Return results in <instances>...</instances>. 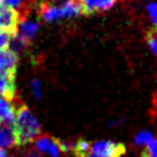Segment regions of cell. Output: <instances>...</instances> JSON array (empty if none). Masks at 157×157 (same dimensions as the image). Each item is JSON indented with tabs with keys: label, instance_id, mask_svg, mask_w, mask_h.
<instances>
[{
	"label": "cell",
	"instance_id": "6da1fadb",
	"mask_svg": "<svg viewBox=\"0 0 157 157\" xmlns=\"http://www.w3.org/2000/svg\"><path fill=\"white\" fill-rule=\"evenodd\" d=\"M12 126L16 137V145L20 147L30 144L41 134V126L38 119L25 105H21L17 109Z\"/></svg>",
	"mask_w": 157,
	"mask_h": 157
},
{
	"label": "cell",
	"instance_id": "7a4b0ae2",
	"mask_svg": "<svg viewBox=\"0 0 157 157\" xmlns=\"http://www.w3.org/2000/svg\"><path fill=\"white\" fill-rule=\"evenodd\" d=\"M126 147L123 144L110 140H100L94 143L78 140L73 148L76 157H122Z\"/></svg>",
	"mask_w": 157,
	"mask_h": 157
},
{
	"label": "cell",
	"instance_id": "3957f363",
	"mask_svg": "<svg viewBox=\"0 0 157 157\" xmlns=\"http://www.w3.org/2000/svg\"><path fill=\"white\" fill-rule=\"evenodd\" d=\"M20 22V14L16 9L9 8L0 0V32L16 36Z\"/></svg>",
	"mask_w": 157,
	"mask_h": 157
},
{
	"label": "cell",
	"instance_id": "277c9868",
	"mask_svg": "<svg viewBox=\"0 0 157 157\" xmlns=\"http://www.w3.org/2000/svg\"><path fill=\"white\" fill-rule=\"evenodd\" d=\"M36 149L39 153L48 155V157H59L60 155L59 140L51 136H39L38 139H36Z\"/></svg>",
	"mask_w": 157,
	"mask_h": 157
},
{
	"label": "cell",
	"instance_id": "5b68a950",
	"mask_svg": "<svg viewBox=\"0 0 157 157\" xmlns=\"http://www.w3.org/2000/svg\"><path fill=\"white\" fill-rule=\"evenodd\" d=\"M16 73H0V98L11 101L16 93Z\"/></svg>",
	"mask_w": 157,
	"mask_h": 157
},
{
	"label": "cell",
	"instance_id": "8992f818",
	"mask_svg": "<svg viewBox=\"0 0 157 157\" xmlns=\"http://www.w3.org/2000/svg\"><path fill=\"white\" fill-rule=\"evenodd\" d=\"M117 0H81L82 7V14H93L96 12L107 11L110 9Z\"/></svg>",
	"mask_w": 157,
	"mask_h": 157
},
{
	"label": "cell",
	"instance_id": "52a82bcc",
	"mask_svg": "<svg viewBox=\"0 0 157 157\" xmlns=\"http://www.w3.org/2000/svg\"><path fill=\"white\" fill-rule=\"evenodd\" d=\"M38 29H39V24H38L37 21L24 18L21 22H18L16 36H17L20 39H22V41L25 42V43H28V42L30 41V39L37 34Z\"/></svg>",
	"mask_w": 157,
	"mask_h": 157
},
{
	"label": "cell",
	"instance_id": "ba28073f",
	"mask_svg": "<svg viewBox=\"0 0 157 157\" xmlns=\"http://www.w3.org/2000/svg\"><path fill=\"white\" fill-rule=\"evenodd\" d=\"M18 56L12 50H0V73H16Z\"/></svg>",
	"mask_w": 157,
	"mask_h": 157
},
{
	"label": "cell",
	"instance_id": "9c48e42d",
	"mask_svg": "<svg viewBox=\"0 0 157 157\" xmlns=\"http://www.w3.org/2000/svg\"><path fill=\"white\" fill-rule=\"evenodd\" d=\"M39 14L45 21H56L59 18H64L60 7H55L48 3H42L39 6Z\"/></svg>",
	"mask_w": 157,
	"mask_h": 157
},
{
	"label": "cell",
	"instance_id": "30bf717a",
	"mask_svg": "<svg viewBox=\"0 0 157 157\" xmlns=\"http://www.w3.org/2000/svg\"><path fill=\"white\" fill-rule=\"evenodd\" d=\"M16 144V137L12 124H0V149L11 148Z\"/></svg>",
	"mask_w": 157,
	"mask_h": 157
},
{
	"label": "cell",
	"instance_id": "8fae6325",
	"mask_svg": "<svg viewBox=\"0 0 157 157\" xmlns=\"http://www.w3.org/2000/svg\"><path fill=\"white\" fill-rule=\"evenodd\" d=\"M14 110L13 105L7 100L0 98V124H12L14 122Z\"/></svg>",
	"mask_w": 157,
	"mask_h": 157
},
{
	"label": "cell",
	"instance_id": "7c38bea8",
	"mask_svg": "<svg viewBox=\"0 0 157 157\" xmlns=\"http://www.w3.org/2000/svg\"><path fill=\"white\" fill-rule=\"evenodd\" d=\"M151 139H153V135L149 131H140L139 134L135 136L134 143L135 145H147L151 141Z\"/></svg>",
	"mask_w": 157,
	"mask_h": 157
},
{
	"label": "cell",
	"instance_id": "4fadbf2b",
	"mask_svg": "<svg viewBox=\"0 0 157 157\" xmlns=\"http://www.w3.org/2000/svg\"><path fill=\"white\" fill-rule=\"evenodd\" d=\"M14 36L6 32H0V50H9V45Z\"/></svg>",
	"mask_w": 157,
	"mask_h": 157
},
{
	"label": "cell",
	"instance_id": "5bb4252c",
	"mask_svg": "<svg viewBox=\"0 0 157 157\" xmlns=\"http://www.w3.org/2000/svg\"><path fill=\"white\" fill-rule=\"evenodd\" d=\"M147 43L151 47V50L153 54L157 52V38H156V32L155 29H151V30L147 33Z\"/></svg>",
	"mask_w": 157,
	"mask_h": 157
},
{
	"label": "cell",
	"instance_id": "9a60e30c",
	"mask_svg": "<svg viewBox=\"0 0 157 157\" xmlns=\"http://www.w3.org/2000/svg\"><path fill=\"white\" fill-rule=\"evenodd\" d=\"M145 147H147V152H145L147 155H149L151 157H156L157 156V141H156L155 137L153 139H151V141Z\"/></svg>",
	"mask_w": 157,
	"mask_h": 157
},
{
	"label": "cell",
	"instance_id": "2e32d148",
	"mask_svg": "<svg viewBox=\"0 0 157 157\" xmlns=\"http://www.w3.org/2000/svg\"><path fill=\"white\" fill-rule=\"evenodd\" d=\"M32 90H33V94L36 96L37 98H41L42 96V82L39 80H33L32 81Z\"/></svg>",
	"mask_w": 157,
	"mask_h": 157
},
{
	"label": "cell",
	"instance_id": "e0dca14e",
	"mask_svg": "<svg viewBox=\"0 0 157 157\" xmlns=\"http://www.w3.org/2000/svg\"><path fill=\"white\" fill-rule=\"evenodd\" d=\"M147 11H148L149 16H151V20L152 22H153V25H156L157 22V9H156V3L152 2L148 4V7H147Z\"/></svg>",
	"mask_w": 157,
	"mask_h": 157
},
{
	"label": "cell",
	"instance_id": "ac0fdd59",
	"mask_svg": "<svg viewBox=\"0 0 157 157\" xmlns=\"http://www.w3.org/2000/svg\"><path fill=\"white\" fill-rule=\"evenodd\" d=\"M2 2L6 4V6H8L9 8L16 9V8L22 7V6H24V2H25V0H2Z\"/></svg>",
	"mask_w": 157,
	"mask_h": 157
},
{
	"label": "cell",
	"instance_id": "d6986e66",
	"mask_svg": "<svg viewBox=\"0 0 157 157\" xmlns=\"http://www.w3.org/2000/svg\"><path fill=\"white\" fill-rule=\"evenodd\" d=\"M22 157H42V156L37 151H26L25 153L22 155Z\"/></svg>",
	"mask_w": 157,
	"mask_h": 157
},
{
	"label": "cell",
	"instance_id": "ffe728a7",
	"mask_svg": "<svg viewBox=\"0 0 157 157\" xmlns=\"http://www.w3.org/2000/svg\"><path fill=\"white\" fill-rule=\"evenodd\" d=\"M0 157H8L7 153H6V151L4 149H0Z\"/></svg>",
	"mask_w": 157,
	"mask_h": 157
},
{
	"label": "cell",
	"instance_id": "44dd1931",
	"mask_svg": "<svg viewBox=\"0 0 157 157\" xmlns=\"http://www.w3.org/2000/svg\"><path fill=\"white\" fill-rule=\"evenodd\" d=\"M143 157H151V156H149V155H147V153H144V156H143Z\"/></svg>",
	"mask_w": 157,
	"mask_h": 157
},
{
	"label": "cell",
	"instance_id": "7402d4cb",
	"mask_svg": "<svg viewBox=\"0 0 157 157\" xmlns=\"http://www.w3.org/2000/svg\"><path fill=\"white\" fill-rule=\"evenodd\" d=\"M75 2H76V0H75Z\"/></svg>",
	"mask_w": 157,
	"mask_h": 157
}]
</instances>
